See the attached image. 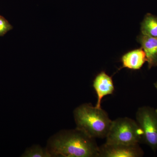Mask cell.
<instances>
[{
  "instance_id": "cell-1",
  "label": "cell",
  "mask_w": 157,
  "mask_h": 157,
  "mask_svg": "<svg viewBox=\"0 0 157 157\" xmlns=\"http://www.w3.org/2000/svg\"><path fill=\"white\" fill-rule=\"evenodd\" d=\"M46 147L51 157H99L95 138L76 128L57 132L48 139Z\"/></svg>"
},
{
  "instance_id": "cell-2",
  "label": "cell",
  "mask_w": 157,
  "mask_h": 157,
  "mask_svg": "<svg viewBox=\"0 0 157 157\" xmlns=\"http://www.w3.org/2000/svg\"><path fill=\"white\" fill-rule=\"evenodd\" d=\"M73 116L76 128L95 139L106 137L112 122L105 110L87 103L76 107Z\"/></svg>"
},
{
  "instance_id": "cell-3",
  "label": "cell",
  "mask_w": 157,
  "mask_h": 157,
  "mask_svg": "<svg viewBox=\"0 0 157 157\" xmlns=\"http://www.w3.org/2000/svg\"><path fill=\"white\" fill-rule=\"evenodd\" d=\"M143 133L137 121L128 117L112 121L106 143L134 145L143 140Z\"/></svg>"
},
{
  "instance_id": "cell-4",
  "label": "cell",
  "mask_w": 157,
  "mask_h": 157,
  "mask_svg": "<svg viewBox=\"0 0 157 157\" xmlns=\"http://www.w3.org/2000/svg\"><path fill=\"white\" fill-rule=\"evenodd\" d=\"M137 122L143 132V141L152 149H157V109L140 107L136 115Z\"/></svg>"
},
{
  "instance_id": "cell-5",
  "label": "cell",
  "mask_w": 157,
  "mask_h": 157,
  "mask_svg": "<svg viewBox=\"0 0 157 157\" xmlns=\"http://www.w3.org/2000/svg\"><path fill=\"white\" fill-rule=\"evenodd\" d=\"M144 152L138 144L127 145L105 143L99 147V157H139Z\"/></svg>"
},
{
  "instance_id": "cell-6",
  "label": "cell",
  "mask_w": 157,
  "mask_h": 157,
  "mask_svg": "<svg viewBox=\"0 0 157 157\" xmlns=\"http://www.w3.org/2000/svg\"><path fill=\"white\" fill-rule=\"evenodd\" d=\"M93 86L98 97V101L95 107L98 108H101V101L103 98L112 94L114 92L115 88L112 77L104 71H102L94 79Z\"/></svg>"
},
{
  "instance_id": "cell-7",
  "label": "cell",
  "mask_w": 157,
  "mask_h": 157,
  "mask_svg": "<svg viewBox=\"0 0 157 157\" xmlns=\"http://www.w3.org/2000/svg\"><path fill=\"white\" fill-rule=\"evenodd\" d=\"M137 41L146 55L148 69L157 67V38L140 34L137 37Z\"/></svg>"
},
{
  "instance_id": "cell-8",
  "label": "cell",
  "mask_w": 157,
  "mask_h": 157,
  "mask_svg": "<svg viewBox=\"0 0 157 157\" xmlns=\"http://www.w3.org/2000/svg\"><path fill=\"white\" fill-rule=\"evenodd\" d=\"M146 61V55L142 48L129 52L121 58L122 68L131 70H139Z\"/></svg>"
},
{
  "instance_id": "cell-9",
  "label": "cell",
  "mask_w": 157,
  "mask_h": 157,
  "mask_svg": "<svg viewBox=\"0 0 157 157\" xmlns=\"http://www.w3.org/2000/svg\"><path fill=\"white\" fill-rule=\"evenodd\" d=\"M140 31L143 35L157 38V16L147 14L141 22Z\"/></svg>"
},
{
  "instance_id": "cell-10",
  "label": "cell",
  "mask_w": 157,
  "mask_h": 157,
  "mask_svg": "<svg viewBox=\"0 0 157 157\" xmlns=\"http://www.w3.org/2000/svg\"><path fill=\"white\" fill-rule=\"evenodd\" d=\"M22 157H51L46 147L39 145H33L25 150L21 155Z\"/></svg>"
},
{
  "instance_id": "cell-11",
  "label": "cell",
  "mask_w": 157,
  "mask_h": 157,
  "mask_svg": "<svg viewBox=\"0 0 157 157\" xmlns=\"http://www.w3.org/2000/svg\"><path fill=\"white\" fill-rule=\"evenodd\" d=\"M12 29V27L4 17L0 16V36H4Z\"/></svg>"
},
{
  "instance_id": "cell-12",
  "label": "cell",
  "mask_w": 157,
  "mask_h": 157,
  "mask_svg": "<svg viewBox=\"0 0 157 157\" xmlns=\"http://www.w3.org/2000/svg\"><path fill=\"white\" fill-rule=\"evenodd\" d=\"M154 86L156 88V89L157 90V81L156 82H155V83H154Z\"/></svg>"
}]
</instances>
